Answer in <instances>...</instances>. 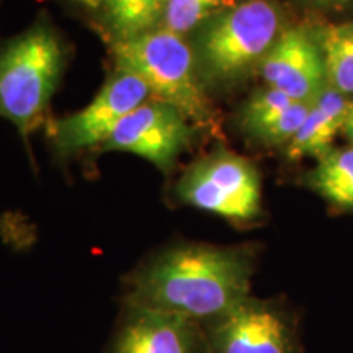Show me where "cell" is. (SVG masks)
I'll return each instance as SVG.
<instances>
[{"label":"cell","instance_id":"cell-6","mask_svg":"<svg viewBox=\"0 0 353 353\" xmlns=\"http://www.w3.org/2000/svg\"><path fill=\"white\" fill-rule=\"evenodd\" d=\"M149 99L151 92L141 79L114 69L85 108L51 123L52 148L57 156L69 157L103 144L123 118Z\"/></svg>","mask_w":353,"mask_h":353},{"label":"cell","instance_id":"cell-20","mask_svg":"<svg viewBox=\"0 0 353 353\" xmlns=\"http://www.w3.org/2000/svg\"><path fill=\"white\" fill-rule=\"evenodd\" d=\"M350 26H352V28H353V23H350Z\"/></svg>","mask_w":353,"mask_h":353},{"label":"cell","instance_id":"cell-3","mask_svg":"<svg viewBox=\"0 0 353 353\" xmlns=\"http://www.w3.org/2000/svg\"><path fill=\"white\" fill-rule=\"evenodd\" d=\"M110 48L114 69L141 79L152 99L180 110L200 130H219L187 38L159 28L128 41H112Z\"/></svg>","mask_w":353,"mask_h":353},{"label":"cell","instance_id":"cell-10","mask_svg":"<svg viewBox=\"0 0 353 353\" xmlns=\"http://www.w3.org/2000/svg\"><path fill=\"white\" fill-rule=\"evenodd\" d=\"M112 353H208V343L196 322L128 306Z\"/></svg>","mask_w":353,"mask_h":353},{"label":"cell","instance_id":"cell-18","mask_svg":"<svg viewBox=\"0 0 353 353\" xmlns=\"http://www.w3.org/2000/svg\"><path fill=\"white\" fill-rule=\"evenodd\" d=\"M342 132H343V136L347 138L348 144L353 145V103H352V107L347 113V118H345V123H343Z\"/></svg>","mask_w":353,"mask_h":353},{"label":"cell","instance_id":"cell-15","mask_svg":"<svg viewBox=\"0 0 353 353\" xmlns=\"http://www.w3.org/2000/svg\"><path fill=\"white\" fill-rule=\"evenodd\" d=\"M232 3V0H165L161 28L188 39L206 20Z\"/></svg>","mask_w":353,"mask_h":353},{"label":"cell","instance_id":"cell-7","mask_svg":"<svg viewBox=\"0 0 353 353\" xmlns=\"http://www.w3.org/2000/svg\"><path fill=\"white\" fill-rule=\"evenodd\" d=\"M196 126L185 114L164 101L149 99L132 110L105 141L103 151L134 154L170 172L176 159L192 148Z\"/></svg>","mask_w":353,"mask_h":353},{"label":"cell","instance_id":"cell-13","mask_svg":"<svg viewBox=\"0 0 353 353\" xmlns=\"http://www.w3.org/2000/svg\"><path fill=\"white\" fill-rule=\"evenodd\" d=\"M165 0H101L100 12L112 41H128L159 30Z\"/></svg>","mask_w":353,"mask_h":353},{"label":"cell","instance_id":"cell-5","mask_svg":"<svg viewBox=\"0 0 353 353\" xmlns=\"http://www.w3.org/2000/svg\"><path fill=\"white\" fill-rule=\"evenodd\" d=\"M185 205L247 224L262 214V180L249 159L218 149L190 165L175 185Z\"/></svg>","mask_w":353,"mask_h":353},{"label":"cell","instance_id":"cell-16","mask_svg":"<svg viewBox=\"0 0 353 353\" xmlns=\"http://www.w3.org/2000/svg\"><path fill=\"white\" fill-rule=\"evenodd\" d=\"M293 103V99L276 88L267 85L259 88L249 97L241 110V128L252 139L262 128L275 121Z\"/></svg>","mask_w":353,"mask_h":353},{"label":"cell","instance_id":"cell-17","mask_svg":"<svg viewBox=\"0 0 353 353\" xmlns=\"http://www.w3.org/2000/svg\"><path fill=\"white\" fill-rule=\"evenodd\" d=\"M314 8L324 12H339L350 6L353 0H307Z\"/></svg>","mask_w":353,"mask_h":353},{"label":"cell","instance_id":"cell-1","mask_svg":"<svg viewBox=\"0 0 353 353\" xmlns=\"http://www.w3.org/2000/svg\"><path fill=\"white\" fill-rule=\"evenodd\" d=\"M254 268L247 245H172L131 276L126 303L205 327L250 296Z\"/></svg>","mask_w":353,"mask_h":353},{"label":"cell","instance_id":"cell-11","mask_svg":"<svg viewBox=\"0 0 353 353\" xmlns=\"http://www.w3.org/2000/svg\"><path fill=\"white\" fill-rule=\"evenodd\" d=\"M353 100L350 97L325 87L324 92L309 105L304 121L293 139L285 145L286 157L299 161L314 157L316 161L335 148L334 141L343 130L347 113Z\"/></svg>","mask_w":353,"mask_h":353},{"label":"cell","instance_id":"cell-2","mask_svg":"<svg viewBox=\"0 0 353 353\" xmlns=\"http://www.w3.org/2000/svg\"><path fill=\"white\" fill-rule=\"evenodd\" d=\"M285 28L273 0H242L206 20L188 39L206 90H231L259 74Z\"/></svg>","mask_w":353,"mask_h":353},{"label":"cell","instance_id":"cell-9","mask_svg":"<svg viewBox=\"0 0 353 353\" xmlns=\"http://www.w3.org/2000/svg\"><path fill=\"white\" fill-rule=\"evenodd\" d=\"M265 85L294 101L312 103L327 87L314 25L286 26L259 69Z\"/></svg>","mask_w":353,"mask_h":353},{"label":"cell","instance_id":"cell-4","mask_svg":"<svg viewBox=\"0 0 353 353\" xmlns=\"http://www.w3.org/2000/svg\"><path fill=\"white\" fill-rule=\"evenodd\" d=\"M65 63L64 46L46 20L0 46V118L26 143L44 121Z\"/></svg>","mask_w":353,"mask_h":353},{"label":"cell","instance_id":"cell-19","mask_svg":"<svg viewBox=\"0 0 353 353\" xmlns=\"http://www.w3.org/2000/svg\"><path fill=\"white\" fill-rule=\"evenodd\" d=\"M77 3H81V6L90 8V10H100V3L101 0H76Z\"/></svg>","mask_w":353,"mask_h":353},{"label":"cell","instance_id":"cell-8","mask_svg":"<svg viewBox=\"0 0 353 353\" xmlns=\"http://www.w3.org/2000/svg\"><path fill=\"white\" fill-rule=\"evenodd\" d=\"M208 353H299L296 324L283 306L245 298L205 325Z\"/></svg>","mask_w":353,"mask_h":353},{"label":"cell","instance_id":"cell-12","mask_svg":"<svg viewBox=\"0 0 353 353\" xmlns=\"http://www.w3.org/2000/svg\"><path fill=\"white\" fill-rule=\"evenodd\" d=\"M303 180L329 205L353 213V145L334 148L324 154Z\"/></svg>","mask_w":353,"mask_h":353},{"label":"cell","instance_id":"cell-14","mask_svg":"<svg viewBox=\"0 0 353 353\" xmlns=\"http://www.w3.org/2000/svg\"><path fill=\"white\" fill-rule=\"evenodd\" d=\"M324 57L327 85L353 97V28L350 25H314Z\"/></svg>","mask_w":353,"mask_h":353}]
</instances>
